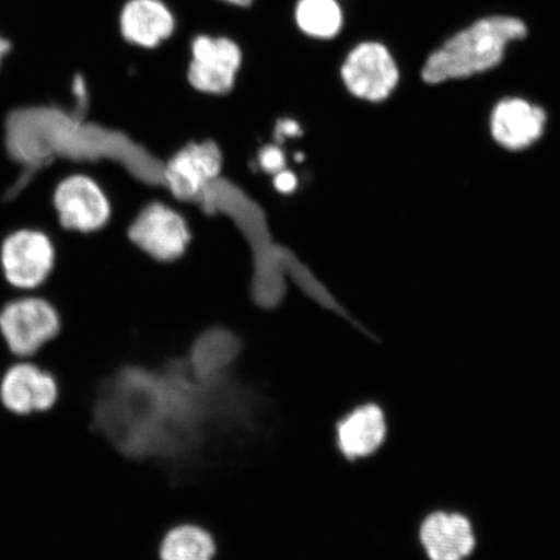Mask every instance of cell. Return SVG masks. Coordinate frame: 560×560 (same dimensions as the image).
I'll return each mask as SVG.
<instances>
[{"instance_id": "obj_1", "label": "cell", "mask_w": 560, "mask_h": 560, "mask_svg": "<svg viewBox=\"0 0 560 560\" xmlns=\"http://www.w3.org/2000/svg\"><path fill=\"white\" fill-rule=\"evenodd\" d=\"M527 35V25L514 16L494 15L475 21L427 58L422 79L429 85H439L486 73L501 65L511 42Z\"/></svg>"}, {"instance_id": "obj_2", "label": "cell", "mask_w": 560, "mask_h": 560, "mask_svg": "<svg viewBox=\"0 0 560 560\" xmlns=\"http://www.w3.org/2000/svg\"><path fill=\"white\" fill-rule=\"evenodd\" d=\"M58 265V245L39 225L21 223L0 237V278L12 291L39 292L50 283Z\"/></svg>"}, {"instance_id": "obj_3", "label": "cell", "mask_w": 560, "mask_h": 560, "mask_svg": "<svg viewBox=\"0 0 560 560\" xmlns=\"http://www.w3.org/2000/svg\"><path fill=\"white\" fill-rule=\"evenodd\" d=\"M61 330L59 307L39 292L21 293L0 305V338L21 360L39 353Z\"/></svg>"}, {"instance_id": "obj_4", "label": "cell", "mask_w": 560, "mask_h": 560, "mask_svg": "<svg viewBox=\"0 0 560 560\" xmlns=\"http://www.w3.org/2000/svg\"><path fill=\"white\" fill-rule=\"evenodd\" d=\"M51 210L67 233L94 235L109 225L114 205L94 175L73 171L62 175L51 188Z\"/></svg>"}, {"instance_id": "obj_5", "label": "cell", "mask_w": 560, "mask_h": 560, "mask_svg": "<svg viewBox=\"0 0 560 560\" xmlns=\"http://www.w3.org/2000/svg\"><path fill=\"white\" fill-rule=\"evenodd\" d=\"M128 236L137 249L163 264L184 257L192 240L186 217L161 201L139 210L130 223Z\"/></svg>"}, {"instance_id": "obj_6", "label": "cell", "mask_w": 560, "mask_h": 560, "mask_svg": "<svg viewBox=\"0 0 560 560\" xmlns=\"http://www.w3.org/2000/svg\"><path fill=\"white\" fill-rule=\"evenodd\" d=\"M187 82L206 95H226L236 85L243 66L242 47L228 35L199 34L191 40Z\"/></svg>"}, {"instance_id": "obj_7", "label": "cell", "mask_w": 560, "mask_h": 560, "mask_svg": "<svg viewBox=\"0 0 560 560\" xmlns=\"http://www.w3.org/2000/svg\"><path fill=\"white\" fill-rule=\"evenodd\" d=\"M340 75L350 95L370 103L387 101L400 82L394 55L374 40L361 42L349 51Z\"/></svg>"}, {"instance_id": "obj_8", "label": "cell", "mask_w": 560, "mask_h": 560, "mask_svg": "<svg viewBox=\"0 0 560 560\" xmlns=\"http://www.w3.org/2000/svg\"><path fill=\"white\" fill-rule=\"evenodd\" d=\"M59 398L55 376L33 362L20 361L5 370L0 381V401L16 416H31L54 408Z\"/></svg>"}, {"instance_id": "obj_9", "label": "cell", "mask_w": 560, "mask_h": 560, "mask_svg": "<svg viewBox=\"0 0 560 560\" xmlns=\"http://www.w3.org/2000/svg\"><path fill=\"white\" fill-rule=\"evenodd\" d=\"M221 170L219 147L210 142L191 143L167 161L164 179L178 199L191 200L207 190Z\"/></svg>"}, {"instance_id": "obj_10", "label": "cell", "mask_w": 560, "mask_h": 560, "mask_svg": "<svg viewBox=\"0 0 560 560\" xmlns=\"http://www.w3.org/2000/svg\"><path fill=\"white\" fill-rule=\"evenodd\" d=\"M548 122L546 112L522 97H506L490 115V132L497 144L509 151H522L540 140Z\"/></svg>"}, {"instance_id": "obj_11", "label": "cell", "mask_w": 560, "mask_h": 560, "mask_svg": "<svg viewBox=\"0 0 560 560\" xmlns=\"http://www.w3.org/2000/svg\"><path fill=\"white\" fill-rule=\"evenodd\" d=\"M419 541L430 560H466L476 548L472 523L460 513L433 511L419 527Z\"/></svg>"}, {"instance_id": "obj_12", "label": "cell", "mask_w": 560, "mask_h": 560, "mask_svg": "<svg viewBox=\"0 0 560 560\" xmlns=\"http://www.w3.org/2000/svg\"><path fill=\"white\" fill-rule=\"evenodd\" d=\"M120 33L128 44L155 50L177 30V19L164 0H128L122 7Z\"/></svg>"}, {"instance_id": "obj_13", "label": "cell", "mask_w": 560, "mask_h": 560, "mask_svg": "<svg viewBox=\"0 0 560 560\" xmlns=\"http://www.w3.org/2000/svg\"><path fill=\"white\" fill-rule=\"evenodd\" d=\"M335 431L342 457L353 462L381 450L387 438V418L380 405H360L339 420Z\"/></svg>"}, {"instance_id": "obj_14", "label": "cell", "mask_w": 560, "mask_h": 560, "mask_svg": "<svg viewBox=\"0 0 560 560\" xmlns=\"http://www.w3.org/2000/svg\"><path fill=\"white\" fill-rule=\"evenodd\" d=\"M293 20L307 38L331 40L345 26V12L338 0H298Z\"/></svg>"}, {"instance_id": "obj_15", "label": "cell", "mask_w": 560, "mask_h": 560, "mask_svg": "<svg viewBox=\"0 0 560 560\" xmlns=\"http://www.w3.org/2000/svg\"><path fill=\"white\" fill-rule=\"evenodd\" d=\"M215 544L198 525H179L167 532L160 546V560H213Z\"/></svg>"}, {"instance_id": "obj_16", "label": "cell", "mask_w": 560, "mask_h": 560, "mask_svg": "<svg viewBox=\"0 0 560 560\" xmlns=\"http://www.w3.org/2000/svg\"><path fill=\"white\" fill-rule=\"evenodd\" d=\"M236 353V342L229 335L206 336L194 350L192 366L195 374L201 380H210V377L226 369L234 361Z\"/></svg>"}, {"instance_id": "obj_17", "label": "cell", "mask_w": 560, "mask_h": 560, "mask_svg": "<svg viewBox=\"0 0 560 560\" xmlns=\"http://www.w3.org/2000/svg\"><path fill=\"white\" fill-rule=\"evenodd\" d=\"M261 165L266 172L279 173L284 170V159L278 149H268L262 152Z\"/></svg>"}, {"instance_id": "obj_18", "label": "cell", "mask_w": 560, "mask_h": 560, "mask_svg": "<svg viewBox=\"0 0 560 560\" xmlns=\"http://www.w3.org/2000/svg\"><path fill=\"white\" fill-rule=\"evenodd\" d=\"M296 175L290 171H280L276 174L275 186L279 192L290 194L298 187Z\"/></svg>"}, {"instance_id": "obj_19", "label": "cell", "mask_w": 560, "mask_h": 560, "mask_svg": "<svg viewBox=\"0 0 560 560\" xmlns=\"http://www.w3.org/2000/svg\"><path fill=\"white\" fill-rule=\"evenodd\" d=\"M220 2L229 5L237 7V9H248L256 0H220Z\"/></svg>"}, {"instance_id": "obj_20", "label": "cell", "mask_w": 560, "mask_h": 560, "mask_svg": "<svg viewBox=\"0 0 560 560\" xmlns=\"http://www.w3.org/2000/svg\"><path fill=\"white\" fill-rule=\"evenodd\" d=\"M10 48V42L0 37V66H2L3 58L7 54H9Z\"/></svg>"}]
</instances>
